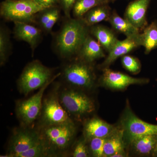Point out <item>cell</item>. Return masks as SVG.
<instances>
[{
    "label": "cell",
    "instance_id": "cell-15",
    "mask_svg": "<svg viewBox=\"0 0 157 157\" xmlns=\"http://www.w3.org/2000/svg\"><path fill=\"white\" fill-rule=\"evenodd\" d=\"M112 125L98 117L90 119L85 123L83 137L86 140L93 138H107L116 131Z\"/></svg>",
    "mask_w": 157,
    "mask_h": 157
},
{
    "label": "cell",
    "instance_id": "cell-5",
    "mask_svg": "<svg viewBox=\"0 0 157 157\" xmlns=\"http://www.w3.org/2000/svg\"><path fill=\"white\" fill-rule=\"evenodd\" d=\"M58 93L61 104L72 119H81L95 109L94 101L80 90L67 86Z\"/></svg>",
    "mask_w": 157,
    "mask_h": 157
},
{
    "label": "cell",
    "instance_id": "cell-7",
    "mask_svg": "<svg viewBox=\"0 0 157 157\" xmlns=\"http://www.w3.org/2000/svg\"><path fill=\"white\" fill-rule=\"evenodd\" d=\"M60 75V72L39 89V91L29 99L17 101L15 113L21 126L32 127L38 119L42 110L43 94L47 87Z\"/></svg>",
    "mask_w": 157,
    "mask_h": 157
},
{
    "label": "cell",
    "instance_id": "cell-4",
    "mask_svg": "<svg viewBox=\"0 0 157 157\" xmlns=\"http://www.w3.org/2000/svg\"><path fill=\"white\" fill-rule=\"evenodd\" d=\"M53 70L43 64L40 61L34 60L26 65L17 80L21 93L26 96L39 89L51 80Z\"/></svg>",
    "mask_w": 157,
    "mask_h": 157
},
{
    "label": "cell",
    "instance_id": "cell-28",
    "mask_svg": "<svg viewBox=\"0 0 157 157\" xmlns=\"http://www.w3.org/2000/svg\"><path fill=\"white\" fill-rule=\"evenodd\" d=\"M48 157V152L44 144L40 143L29 149L28 150L17 155L15 157Z\"/></svg>",
    "mask_w": 157,
    "mask_h": 157
},
{
    "label": "cell",
    "instance_id": "cell-20",
    "mask_svg": "<svg viewBox=\"0 0 157 157\" xmlns=\"http://www.w3.org/2000/svg\"><path fill=\"white\" fill-rule=\"evenodd\" d=\"M111 13V9L106 4L97 6L90 9L81 18L85 23L90 27L102 21H108Z\"/></svg>",
    "mask_w": 157,
    "mask_h": 157
},
{
    "label": "cell",
    "instance_id": "cell-12",
    "mask_svg": "<svg viewBox=\"0 0 157 157\" xmlns=\"http://www.w3.org/2000/svg\"><path fill=\"white\" fill-rule=\"evenodd\" d=\"M140 46H142L140 33L131 36L126 37L125 39L123 40H118L99 67L102 70L109 67L119 58L126 55Z\"/></svg>",
    "mask_w": 157,
    "mask_h": 157
},
{
    "label": "cell",
    "instance_id": "cell-3",
    "mask_svg": "<svg viewBox=\"0 0 157 157\" xmlns=\"http://www.w3.org/2000/svg\"><path fill=\"white\" fill-rule=\"evenodd\" d=\"M66 61L60 76L67 86L82 91L94 87L97 77L93 64L76 57Z\"/></svg>",
    "mask_w": 157,
    "mask_h": 157
},
{
    "label": "cell",
    "instance_id": "cell-29",
    "mask_svg": "<svg viewBox=\"0 0 157 157\" xmlns=\"http://www.w3.org/2000/svg\"><path fill=\"white\" fill-rule=\"evenodd\" d=\"M90 154L88 146L87 140L83 137L79 139L75 144L73 148L72 156L73 157H89Z\"/></svg>",
    "mask_w": 157,
    "mask_h": 157
},
{
    "label": "cell",
    "instance_id": "cell-26",
    "mask_svg": "<svg viewBox=\"0 0 157 157\" xmlns=\"http://www.w3.org/2000/svg\"><path fill=\"white\" fill-rule=\"evenodd\" d=\"M107 138H93L87 140L90 155L93 157H104V143Z\"/></svg>",
    "mask_w": 157,
    "mask_h": 157
},
{
    "label": "cell",
    "instance_id": "cell-14",
    "mask_svg": "<svg viewBox=\"0 0 157 157\" xmlns=\"http://www.w3.org/2000/svg\"><path fill=\"white\" fill-rule=\"evenodd\" d=\"M151 0H135L127 6L124 18L128 21L136 28L142 30L148 25L147 12Z\"/></svg>",
    "mask_w": 157,
    "mask_h": 157
},
{
    "label": "cell",
    "instance_id": "cell-11",
    "mask_svg": "<svg viewBox=\"0 0 157 157\" xmlns=\"http://www.w3.org/2000/svg\"><path fill=\"white\" fill-rule=\"evenodd\" d=\"M102 70L103 73L99 81L102 85L112 89L123 90L131 85L146 84L149 81L148 78H135L110 70L109 67Z\"/></svg>",
    "mask_w": 157,
    "mask_h": 157
},
{
    "label": "cell",
    "instance_id": "cell-25",
    "mask_svg": "<svg viewBox=\"0 0 157 157\" xmlns=\"http://www.w3.org/2000/svg\"><path fill=\"white\" fill-rule=\"evenodd\" d=\"M110 0H77L73 10L74 18H81L89 10L97 6L106 5Z\"/></svg>",
    "mask_w": 157,
    "mask_h": 157
},
{
    "label": "cell",
    "instance_id": "cell-22",
    "mask_svg": "<svg viewBox=\"0 0 157 157\" xmlns=\"http://www.w3.org/2000/svg\"><path fill=\"white\" fill-rule=\"evenodd\" d=\"M125 141L122 129H117L106 138L104 148V157H111L118 152L124 150Z\"/></svg>",
    "mask_w": 157,
    "mask_h": 157
},
{
    "label": "cell",
    "instance_id": "cell-6",
    "mask_svg": "<svg viewBox=\"0 0 157 157\" xmlns=\"http://www.w3.org/2000/svg\"><path fill=\"white\" fill-rule=\"evenodd\" d=\"M43 9L35 0H5L1 4L0 15L7 21L35 25L36 14Z\"/></svg>",
    "mask_w": 157,
    "mask_h": 157
},
{
    "label": "cell",
    "instance_id": "cell-8",
    "mask_svg": "<svg viewBox=\"0 0 157 157\" xmlns=\"http://www.w3.org/2000/svg\"><path fill=\"white\" fill-rule=\"evenodd\" d=\"M59 88L57 86L56 90L43 98L39 117L40 127L74 123L60 102Z\"/></svg>",
    "mask_w": 157,
    "mask_h": 157
},
{
    "label": "cell",
    "instance_id": "cell-33",
    "mask_svg": "<svg viewBox=\"0 0 157 157\" xmlns=\"http://www.w3.org/2000/svg\"><path fill=\"white\" fill-rule=\"evenodd\" d=\"M154 154L155 155H156L157 156V145L155 149Z\"/></svg>",
    "mask_w": 157,
    "mask_h": 157
},
{
    "label": "cell",
    "instance_id": "cell-21",
    "mask_svg": "<svg viewBox=\"0 0 157 157\" xmlns=\"http://www.w3.org/2000/svg\"><path fill=\"white\" fill-rule=\"evenodd\" d=\"M108 22L113 30L123 34L126 37L131 36L140 33V30L134 26L125 18L121 17L115 11H112Z\"/></svg>",
    "mask_w": 157,
    "mask_h": 157
},
{
    "label": "cell",
    "instance_id": "cell-18",
    "mask_svg": "<svg viewBox=\"0 0 157 157\" xmlns=\"http://www.w3.org/2000/svg\"><path fill=\"white\" fill-rule=\"evenodd\" d=\"M90 32L108 53L119 40L113 30L105 26L98 24L92 26L90 27Z\"/></svg>",
    "mask_w": 157,
    "mask_h": 157
},
{
    "label": "cell",
    "instance_id": "cell-17",
    "mask_svg": "<svg viewBox=\"0 0 157 157\" xmlns=\"http://www.w3.org/2000/svg\"><path fill=\"white\" fill-rule=\"evenodd\" d=\"M60 17V9L57 6L44 9L36 14L35 25L42 30L43 33L51 34Z\"/></svg>",
    "mask_w": 157,
    "mask_h": 157
},
{
    "label": "cell",
    "instance_id": "cell-10",
    "mask_svg": "<svg viewBox=\"0 0 157 157\" xmlns=\"http://www.w3.org/2000/svg\"><path fill=\"white\" fill-rule=\"evenodd\" d=\"M40 141L38 130L32 127L21 126L15 130L11 136L7 154L1 157H15L17 155L37 145Z\"/></svg>",
    "mask_w": 157,
    "mask_h": 157
},
{
    "label": "cell",
    "instance_id": "cell-9",
    "mask_svg": "<svg viewBox=\"0 0 157 157\" xmlns=\"http://www.w3.org/2000/svg\"><path fill=\"white\" fill-rule=\"evenodd\" d=\"M124 141L131 144L138 137L147 135H157V125L147 123L134 114L127 106L121 121Z\"/></svg>",
    "mask_w": 157,
    "mask_h": 157
},
{
    "label": "cell",
    "instance_id": "cell-34",
    "mask_svg": "<svg viewBox=\"0 0 157 157\" xmlns=\"http://www.w3.org/2000/svg\"><path fill=\"white\" fill-rule=\"evenodd\" d=\"M113 1H115V0H112Z\"/></svg>",
    "mask_w": 157,
    "mask_h": 157
},
{
    "label": "cell",
    "instance_id": "cell-30",
    "mask_svg": "<svg viewBox=\"0 0 157 157\" xmlns=\"http://www.w3.org/2000/svg\"><path fill=\"white\" fill-rule=\"evenodd\" d=\"M77 0H59L60 8L63 11L65 17H71L73 7Z\"/></svg>",
    "mask_w": 157,
    "mask_h": 157
},
{
    "label": "cell",
    "instance_id": "cell-13",
    "mask_svg": "<svg viewBox=\"0 0 157 157\" xmlns=\"http://www.w3.org/2000/svg\"><path fill=\"white\" fill-rule=\"evenodd\" d=\"M13 35L14 39L27 42L30 47L32 54L42 41L43 33L38 26L26 23L14 22Z\"/></svg>",
    "mask_w": 157,
    "mask_h": 157
},
{
    "label": "cell",
    "instance_id": "cell-19",
    "mask_svg": "<svg viewBox=\"0 0 157 157\" xmlns=\"http://www.w3.org/2000/svg\"><path fill=\"white\" fill-rule=\"evenodd\" d=\"M135 153L146 156L154 153L157 145V135H147L135 139L130 144Z\"/></svg>",
    "mask_w": 157,
    "mask_h": 157
},
{
    "label": "cell",
    "instance_id": "cell-23",
    "mask_svg": "<svg viewBox=\"0 0 157 157\" xmlns=\"http://www.w3.org/2000/svg\"><path fill=\"white\" fill-rule=\"evenodd\" d=\"M11 32L4 23L0 25V65L6 64L12 52Z\"/></svg>",
    "mask_w": 157,
    "mask_h": 157
},
{
    "label": "cell",
    "instance_id": "cell-32",
    "mask_svg": "<svg viewBox=\"0 0 157 157\" xmlns=\"http://www.w3.org/2000/svg\"><path fill=\"white\" fill-rule=\"evenodd\" d=\"M127 155L126 154L124 150L118 152L116 153L114 155H113L111 157H126Z\"/></svg>",
    "mask_w": 157,
    "mask_h": 157
},
{
    "label": "cell",
    "instance_id": "cell-31",
    "mask_svg": "<svg viewBox=\"0 0 157 157\" xmlns=\"http://www.w3.org/2000/svg\"><path fill=\"white\" fill-rule=\"evenodd\" d=\"M35 1L43 9L57 6V4H59V0H35Z\"/></svg>",
    "mask_w": 157,
    "mask_h": 157
},
{
    "label": "cell",
    "instance_id": "cell-24",
    "mask_svg": "<svg viewBox=\"0 0 157 157\" xmlns=\"http://www.w3.org/2000/svg\"><path fill=\"white\" fill-rule=\"evenodd\" d=\"M142 46L144 48V53L149 54L151 51L157 48V21H152L147 26L141 33Z\"/></svg>",
    "mask_w": 157,
    "mask_h": 157
},
{
    "label": "cell",
    "instance_id": "cell-16",
    "mask_svg": "<svg viewBox=\"0 0 157 157\" xmlns=\"http://www.w3.org/2000/svg\"><path fill=\"white\" fill-rule=\"evenodd\" d=\"M104 49L90 34L85 40L76 57L83 61L92 63L99 59L105 57Z\"/></svg>",
    "mask_w": 157,
    "mask_h": 157
},
{
    "label": "cell",
    "instance_id": "cell-2",
    "mask_svg": "<svg viewBox=\"0 0 157 157\" xmlns=\"http://www.w3.org/2000/svg\"><path fill=\"white\" fill-rule=\"evenodd\" d=\"M38 130L48 157L58 156L69 150L76 135V127L73 123L40 127Z\"/></svg>",
    "mask_w": 157,
    "mask_h": 157
},
{
    "label": "cell",
    "instance_id": "cell-1",
    "mask_svg": "<svg viewBox=\"0 0 157 157\" xmlns=\"http://www.w3.org/2000/svg\"><path fill=\"white\" fill-rule=\"evenodd\" d=\"M90 34V27L82 18L66 17L60 28L53 35L52 48L63 59L74 58Z\"/></svg>",
    "mask_w": 157,
    "mask_h": 157
},
{
    "label": "cell",
    "instance_id": "cell-27",
    "mask_svg": "<svg viewBox=\"0 0 157 157\" xmlns=\"http://www.w3.org/2000/svg\"><path fill=\"white\" fill-rule=\"evenodd\" d=\"M121 63L124 68L133 74H137L141 70V65L137 58L132 56H124L121 57Z\"/></svg>",
    "mask_w": 157,
    "mask_h": 157
}]
</instances>
